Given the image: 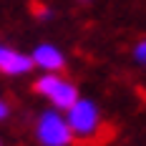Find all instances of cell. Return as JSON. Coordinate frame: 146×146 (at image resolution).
Returning <instances> with one entry per match:
<instances>
[{
  "mask_svg": "<svg viewBox=\"0 0 146 146\" xmlns=\"http://www.w3.org/2000/svg\"><path fill=\"white\" fill-rule=\"evenodd\" d=\"M66 118H68V126H71L73 136L88 139V136H93V133L98 131V126H101V108L91 98H78L66 111Z\"/></svg>",
  "mask_w": 146,
  "mask_h": 146,
  "instance_id": "3",
  "label": "cell"
},
{
  "mask_svg": "<svg viewBox=\"0 0 146 146\" xmlns=\"http://www.w3.org/2000/svg\"><path fill=\"white\" fill-rule=\"evenodd\" d=\"M33 88H35L38 96L48 98L50 106L58 108V111H63V113H66L73 103L81 98L76 83L68 81V78H63L60 73H43V76H38L35 83H33Z\"/></svg>",
  "mask_w": 146,
  "mask_h": 146,
  "instance_id": "2",
  "label": "cell"
},
{
  "mask_svg": "<svg viewBox=\"0 0 146 146\" xmlns=\"http://www.w3.org/2000/svg\"><path fill=\"white\" fill-rule=\"evenodd\" d=\"M33 13H35L38 20H50V18H53V10H50L48 5H35V10H33Z\"/></svg>",
  "mask_w": 146,
  "mask_h": 146,
  "instance_id": "7",
  "label": "cell"
},
{
  "mask_svg": "<svg viewBox=\"0 0 146 146\" xmlns=\"http://www.w3.org/2000/svg\"><path fill=\"white\" fill-rule=\"evenodd\" d=\"M35 68L33 66V58L28 53L18 50L13 45L0 43V73L3 76H25Z\"/></svg>",
  "mask_w": 146,
  "mask_h": 146,
  "instance_id": "4",
  "label": "cell"
},
{
  "mask_svg": "<svg viewBox=\"0 0 146 146\" xmlns=\"http://www.w3.org/2000/svg\"><path fill=\"white\" fill-rule=\"evenodd\" d=\"M133 60H136L139 66H146V38L133 45Z\"/></svg>",
  "mask_w": 146,
  "mask_h": 146,
  "instance_id": "6",
  "label": "cell"
},
{
  "mask_svg": "<svg viewBox=\"0 0 146 146\" xmlns=\"http://www.w3.org/2000/svg\"><path fill=\"white\" fill-rule=\"evenodd\" d=\"M78 3H81V5H88V3H93V0H78Z\"/></svg>",
  "mask_w": 146,
  "mask_h": 146,
  "instance_id": "9",
  "label": "cell"
},
{
  "mask_svg": "<svg viewBox=\"0 0 146 146\" xmlns=\"http://www.w3.org/2000/svg\"><path fill=\"white\" fill-rule=\"evenodd\" d=\"M0 146H3V141H0Z\"/></svg>",
  "mask_w": 146,
  "mask_h": 146,
  "instance_id": "10",
  "label": "cell"
},
{
  "mask_svg": "<svg viewBox=\"0 0 146 146\" xmlns=\"http://www.w3.org/2000/svg\"><path fill=\"white\" fill-rule=\"evenodd\" d=\"M30 58H33V66L40 68L43 73H60L66 68V53L53 43H38Z\"/></svg>",
  "mask_w": 146,
  "mask_h": 146,
  "instance_id": "5",
  "label": "cell"
},
{
  "mask_svg": "<svg viewBox=\"0 0 146 146\" xmlns=\"http://www.w3.org/2000/svg\"><path fill=\"white\" fill-rule=\"evenodd\" d=\"M35 141L40 146H71L73 131L68 118L58 108H45L35 118Z\"/></svg>",
  "mask_w": 146,
  "mask_h": 146,
  "instance_id": "1",
  "label": "cell"
},
{
  "mask_svg": "<svg viewBox=\"0 0 146 146\" xmlns=\"http://www.w3.org/2000/svg\"><path fill=\"white\" fill-rule=\"evenodd\" d=\"M8 116H10V103L5 98H0V121H5Z\"/></svg>",
  "mask_w": 146,
  "mask_h": 146,
  "instance_id": "8",
  "label": "cell"
}]
</instances>
